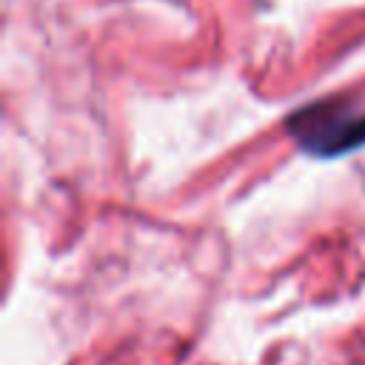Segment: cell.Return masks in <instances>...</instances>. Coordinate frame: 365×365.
Listing matches in <instances>:
<instances>
[{
    "mask_svg": "<svg viewBox=\"0 0 365 365\" xmlns=\"http://www.w3.org/2000/svg\"><path fill=\"white\" fill-rule=\"evenodd\" d=\"M288 131L311 154H345L365 143V114H351L345 106L314 103L288 120Z\"/></svg>",
    "mask_w": 365,
    "mask_h": 365,
    "instance_id": "1",
    "label": "cell"
}]
</instances>
